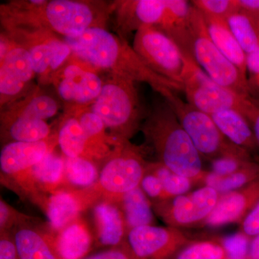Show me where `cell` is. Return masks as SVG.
Segmentation results:
<instances>
[{
	"mask_svg": "<svg viewBox=\"0 0 259 259\" xmlns=\"http://www.w3.org/2000/svg\"><path fill=\"white\" fill-rule=\"evenodd\" d=\"M113 4L77 0L13 2L1 6L4 28L40 29L59 36L74 37L88 29L105 28Z\"/></svg>",
	"mask_w": 259,
	"mask_h": 259,
	"instance_id": "6da1fadb",
	"label": "cell"
},
{
	"mask_svg": "<svg viewBox=\"0 0 259 259\" xmlns=\"http://www.w3.org/2000/svg\"><path fill=\"white\" fill-rule=\"evenodd\" d=\"M72 56L96 71L150 85L163 98L183 91L180 85L162 77L145 64L126 39L108 31L106 28L88 29L81 35L64 38Z\"/></svg>",
	"mask_w": 259,
	"mask_h": 259,
	"instance_id": "7a4b0ae2",
	"label": "cell"
},
{
	"mask_svg": "<svg viewBox=\"0 0 259 259\" xmlns=\"http://www.w3.org/2000/svg\"><path fill=\"white\" fill-rule=\"evenodd\" d=\"M141 128L158 162L202 187L207 173L202 156L164 99L154 105Z\"/></svg>",
	"mask_w": 259,
	"mask_h": 259,
	"instance_id": "3957f363",
	"label": "cell"
},
{
	"mask_svg": "<svg viewBox=\"0 0 259 259\" xmlns=\"http://www.w3.org/2000/svg\"><path fill=\"white\" fill-rule=\"evenodd\" d=\"M136 83L110 75L104 81L101 93L90 105L110 134L120 141H129L141 127L144 118Z\"/></svg>",
	"mask_w": 259,
	"mask_h": 259,
	"instance_id": "277c9868",
	"label": "cell"
},
{
	"mask_svg": "<svg viewBox=\"0 0 259 259\" xmlns=\"http://www.w3.org/2000/svg\"><path fill=\"white\" fill-rule=\"evenodd\" d=\"M184 54L190 57L218 84L241 96H250L246 76L214 45L206 28L203 15L194 7Z\"/></svg>",
	"mask_w": 259,
	"mask_h": 259,
	"instance_id": "5b68a950",
	"label": "cell"
},
{
	"mask_svg": "<svg viewBox=\"0 0 259 259\" xmlns=\"http://www.w3.org/2000/svg\"><path fill=\"white\" fill-rule=\"evenodd\" d=\"M177 93L163 99L175 112L202 158L212 161L226 156H252L248 151L227 139L210 115L184 101Z\"/></svg>",
	"mask_w": 259,
	"mask_h": 259,
	"instance_id": "8992f818",
	"label": "cell"
},
{
	"mask_svg": "<svg viewBox=\"0 0 259 259\" xmlns=\"http://www.w3.org/2000/svg\"><path fill=\"white\" fill-rule=\"evenodd\" d=\"M148 163L141 148L125 141L105 161L92 188L101 200L117 204L125 194L139 187Z\"/></svg>",
	"mask_w": 259,
	"mask_h": 259,
	"instance_id": "52a82bcc",
	"label": "cell"
},
{
	"mask_svg": "<svg viewBox=\"0 0 259 259\" xmlns=\"http://www.w3.org/2000/svg\"><path fill=\"white\" fill-rule=\"evenodd\" d=\"M132 47L155 73L182 87L187 57L166 32L153 25L142 27L136 32Z\"/></svg>",
	"mask_w": 259,
	"mask_h": 259,
	"instance_id": "ba28073f",
	"label": "cell"
},
{
	"mask_svg": "<svg viewBox=\"0 0 259 259\" xmlns=\"http://www.w3.org/2000/svg\"><path fill=\"white\" fill-rule=\"evenodd\" d=\"M5 29V36L30 53L35 74L42 81H51L53 75L72 55L71 48L64 39L53 32L27 28Z\"/></svg>",
	"mask_w": 259,
	"mask_h": 259,
	"instance_id": "9c48e42d",
	"label": "cell"
},
{
	"mask_svg": "<svg viewBox=\"0 0 259 259\" xmlns=\"http://www.w3.org/2000/svg\"><path fill=\"white\" fill-rule=\"evenodd\" d=\"M187 57L183 92L187 102L197 110L212 115L226 110L241 112L245 97L218 84L206 74L190 57Z\"/></svg>",
	"mask_w": 259,
	"mask_h": 259,
	"instance_id": "30bf717a",
	"label": "cell"
},
{
	"mask_svg": "<svg viewBox=\"0 0 259 259\" xmlns=\"http://www.w3.org/2000/svg\"><path fill=\"white\" fill-rule=\"evenodd\" d=\"M220 194L208 186L183 195L153 204V209L167 226L181 229L199 226L212 212Z\"/></svg>",
	"mask_w": 259,
	"mask_h": 259,
	"instance_id": "8fae6325",
	"label": "cell"
},
{
	"mask_svg": "<svg viewBox=\"0 0 259 259\" xmlns=\"http://www.w3.org/2000/svg\"><path fill=\"white\" fill-rule=\"evenodd\" d=\"M192 241L179 228L152 225L130 230L126 243L134 259H173Z\"/></svg>",
	"mask_w": 259,
	"mask_h": 259,
	"instance_id": "7c38bea8",
	"label": "cell"
},
{
	"mask_svg": "<svg viewBox=\"0 0 259 259\" xmlns=\"http://www.w3.org/2000/svg\"><path fill=\"white\" fill-rule=\"evenodd\" d=\"M42 206L49 220L51 231L57 232L74 222L84 209L100 200L92 187L79 190L62 189L33 197Z\"/></svg>",
	"mask_w": 259,
	"mask_h": 259,
	"instance_id": "4fadbf2b",
	"label": "cell"
},
{
	"mask_svg": "<svg viewBox=\"0 0 259 259\" xmlns=\"http://www.w3.org/2000/svg\"><path fill=\"white\" fill-rule=\"evenodd\" d=\"M119 36L125 37L146 25L161 28L166 21V0H124L113 3Z\"/></svg>",
	"mask_w": 259,
	"mask_h": 259,
	"instance_id": "5bb4252c",
	"label": "cell"
},
{
	"mask_svg": "<svg viewBox=\"0 0 259 259\" xmlns=\"http://www.w3.org/2000/svg\"><path fill=\"white\" fill-rule=\"evenodd\" d=\"M59 146L58 132L37 142H10L3 146L0 153V169L12 180L31 169Z\"/></svg>",
	"mask_w": 259,
	"mask_h": 259,
	"instance_id": "9a60e30c",
	"label": "cell"
},
{
	"mask_svg": "<svg viewBox=\"0 0 259 259\" xmlns=\"http://www.w3.org/2000/svg\"><path fill=\"white\" fill-rule=\"evenodd\" d=\"M259 201V180L232 192L220 194L212 212L199 226L217 228L241 223Z\"/></svg>",
	"mask_w": 259,
	"mask_h": 259,
	"instance_id": "2e32d148",
	"label": "cell"
},
{
	"mask_svg": "<svg viewBox=\"0 0 259 259\" xmlns=\"http://www.w3.org/2000/svg\"><path fill=\"white\" fill-rule=\"evenodd\" d=\"M57 132L59 148L66 157L84 158L96 163L106 161L115 151L105 149L92 142L76 117L67 110Z\"/></svg>",
	"mask_w": 259,
	"mask_h": 259,
	"instance_id": "e0dca14e",
	"label": "cell"
},
{
	"mask_svg": "<svg viewBox=\"0 0 259 259\" xmlns=\"http://www.w3.org/2000/svg\"><path fill=\"white\" fill-rule=\"evenodd\" d=\"M93 217L100 245L115 248L126 243L128 231L118 204L110 201H99L94 206Z\"/></svg>",
	"mask_w": 259,
	"mask_h": 259,
	"instance_id": "ac0fdd59",
	"label": "cell"
},
{
	"mask_svg": "<svg viewBox=\"0 0 259 259\" xmlns=\"http://www.w3.org/2000/svg\"><path fill=\"white\" fill-rule=\"evenodd\" d=\"M49 233L59 259H83L91 250L93 236L80 218L60 231Z\"/></svg>",
	"mask_w": 259,
	"mask_h": 259,
	"instance_id": "d6986e66",
	"label": "cell"
},
{
	"mask_svg": "<svg viewBox=\"0 0 259 259\" xmlns=\"http://www.w3.org/2000/svg\"><path fill=\"white\" fill-rule=\"evenodd\" d=\"M32 223L20 225L12 231L19 258L59 259L53 247L49 232L35 228Z\"/></svg>",
	"mask_w": 259,
	"mask_h": 259,
	"instance_id": "ffe728a7",
	"label": "cell"
},
{
	"mask_svg": "<svg viewBox=\"0 0 259 259\" xmlns=\"http://www.w3.org/2000/svg\"><path fill=\"white\" fill-rule=\"evenodd\" d=\"M214 123L226 139L246 150L250 154L258 153L259 148L249 122L241 112L226 110L211 115Z\"/></svg>",
	"mask_w": 259,
	"mask_h": 259,
	"instance_id": "44dd1931",
	"label": "cell"
},
{
	"mask_svg": "<svg viewBox=\"0 0 259 259\" xmlns=\"http://www.w3.org/2000/svg\"><path fill=\"white\" fill-rule=\"evenodd\" d=\"M202 15L209 37L214 45L247 77L246 54L231 31L226 19Z\"/></svg>",
	"mask_w": 259,
	"mask_h": 259,
	"instance_id": "7402d4cb",
	"label": "cell"
},
{
	"mask_svg": "<svg viewBox=\"0 0 259 259\" xmlns=\"http://www.w3.org/2000/svg\"><path fill=\"white\" fill-rule=\"evenodd\" d=\"M1 66L15 79L28 83L35 75L30 53L25 48L1 35Z\"/></svg>",
	"mask_w": 259,
	"mask_h": 259,
	"instance_id": "603a6c76",
	"label": "cell"
},
{
	"mask_svg": "<svg viewBox=\"0 0 259 259\" xmlns=\"http://www.w3.org/2000/svg\"><path fill=\"white\" fill-rule=\"evenodd\" d=\"M2 131L11 142H37L54 134L47 121L28 117H1Z\"/></svg>",
	"mask_w": 259,
	"mask_h": 259,
	"instance_id": "cb8c5ba5",
	"label": "cell"
},
{
	"mask_svg": "<svg viewBox=\"0 0 259 259\" xmlns=\"http://www.w3.org/2000/svg\"><path fill=\"white\" fill-rule=\"evenodd\" d=\"M117 204L123 213L127 231L138 227L154 225L152 202L140 186L125 194Z\"/></svg>",
	"mask_w": 259,
	"mask_h": 259,
	"instance_id": "d4e9b609",
	"label": "cell"
},
{
	"mask_svg": "<svg viewBox=\"0 0 259 259\" xmlns=\"http://www.w3.org/2000/svg\"><path fill=\"white\" fill-rule=\"evenodd\" d=\"M67 110L76 117L89 139L97 146L114 151L117 146L125 142L115 139L107 132L106 125L102 119L91 110L90 105L69 106Z\"/></svg>",
	"mask_w": 259,
	"mask_h": 259,
	"instance_id": "484cf974",
	"label": "cell"
},
{
	"mask_svg": "<svg viewBox=\"0 0 259 259\" xmlns=\"http://www.w3.org/2000/svg\"><path fill=\"white\" fill-rule=\"evenodd\" d=\"M59 103L47 94L34 92L20 102H16L2 114L1 117H22L47 120L59 112Z\"/></svg>",
	"mask_w": 259,
	"mask_h": 259,
	"instance_id": "4316f807",
	"label": "cell"
},
{
	"mask_svg": "<svg viewBox=\"0 0 259 259\" xmlns=\"http://www.w3.org/2000/svg\"><path fill=\"white\" fill-rule=\"evenodd\" d=\"M246 55L259 49V13H253L238 9L226 19Z\"/></svg>",
	"mask_w": 259,
	"mask_h": 259,
	"instance_id": "83f0119b",
	"label": "cell"
},
{
	"mask_svg": "<svg viewBox=\"0 0 259 259\" xmlns=\"http://www.w3.org/2000/svg\"><path fill=\"white\" fill-rule=\"evenodd\" d=\"M258 180L259 163L252 161L243 168L227 176H218L212 171H207L202 187L208 186L223 194L239 190Z\"/></svg>",
	"mask_w": 259,
	"mask_h": 259,
	"instance_id": "f1b7e54d",
	"label": "cell"
},
{
	"mask_svg": "<svg viewBox=\"0 0 259 259\" xmlns=\"http://www.w3.org/2000/svg\"><path fill=\"white\" fill-rule=\"evenodd\" d=\"M173 259H238L227 243L219 240H193Z\"/></svg>",
	"mask_w": 259,
	"mask_h": 259,
	"instance_id": "f546056e",
	"label": "cell"
},
{
	"mask_svg": "<svg viewBox=\"0 0 259 259\" xmlns=\"http://www.w3.org/2000/svg\"><path fill=\"white\" fill-rule=\"evenodd\" d=\"M64 166L66 183L78 188L93 187L100 176L96 163L87 158L64 156Z\"/></svg>",
	"mask_w": 259,
	"mask_h": 259,
	"instance_id": "4dcf8cb0",
	"label": "cell"
},
{
	"mask_svg": "<svg viewBox=\"0 0 259 259\" xmlns=\"http://www.w3.org/2000/svg\"><path fill=\"white\" fill-rule=\"evenodd\" d=\"M146 169L158 177L169 199L188 193L197 185L194 180L177 175L158 161L148 163Z\"/></svg>",
	"mask_w": 259,
	"mask_h": 259,
	"instance_id": "1f68e13d",
	"label": "cell"
},
{
	"mask_svg": "<svg viewBox=\"0 0 259 259\" xmlns=\"http://www.w3.org/2000/svg\"><path fill=\"white\" fill-rule=\"evenodd\" d=\"M190 3L202 15L213 18L227 19L238 9L236 0H194Z\"/></svg>",
	"mask_w": 259,
	"mask_h": 259,
	"instance_id": "d6a6232c",
	"label": "cell"
},
{
	"mask_svg": "<svg viewBox=\"0 0 259 259\" xmlns=\"http://www.w3.org/2000/svg\"><path fill=\"white\" fill-rule=\"evenodd\" d=\"M32 218L12 207L1 198L0 200V233H10L20 225L31 223Z\"/></svg>",
	"mask_w": 259,
	"mask_h": 259,
	"instance_id": "836d02e7",
	"label": "cell"
},
{
	"mask_svg": "<svg viewBox=\"0 0 259 259\" xmlns=\"http://www.w3.org/2000/svg\"><path fill=\"white\" fill-rule=\"evenodd\" d=\"M254 161L252 156H226L210 161L211 171L218 176H227Z\"/></svg>",
	"mask_w": 259,
	"mask_h": 259,
	"instance_id": "e575fe53",
	"label": "cell"
},
{
	"mask_svg": "<svg viewBox=\"0 0 259 259\" xmlns=\"http://www.w3.org/2000/svg\"><path fill=\"white\" fill-rule=\"evenodd\" d=\"M28 83L15 79L4 70L0 69V95L1 105L20 97L26 90Z\"/></svg>",
	"mask_w": 259,
	"mask_h": 259,
	"instance_id": "d590c367",
	"label": "cell"
},
{
	"mask_svg": "<svg viewBox=\"0 0 259 259\" xmlns=\"http://www.w3.org/2000/svg\"><path fill=\"white\" fill-rule=\"evenodd\" d=\"M140 187L142 189L152 204L158 203L169 199L158 177L147 171V169L140 184Z\"/></svg>",
	"mask_w": 259,
	"mask_h": 259,
	"instance_id": "8d00e7d4",
	"label": "cell"
},
{
	"mask_svg": "<svg viewBox=\"0 0 259 259\" xmlns=\"http://www.w3.org/2000/svg\"><path fill=\"white\" fill-rule=\"evenodd\" d=\"M246 67L248 94L259 100V49L247 55Z\"/></svg>",
	"mask_w": 259,
	"mask_h": 259,
	"instance_id": "74e56055",
	"label": "cell"
},
{
	"mask_svg": "<svg viewBox=\"0 0 259 259\" xmlns=\"http://www.w3.org/2000/svg\"><path fill=\"white\" fill-rule=\"evenodd\" d=\"M241 113L249 122L259 148V100L250 96L245 97Z\"/></svg>",
	"mask_w": 259,
	"mask_h": 259,
	"instance_id": "f35d334b",
	"label": "cell"
},
{
	"mask_svg": "<svg viewBox=\"0 0 259 259\" xmlns=\"http://www.w3.org/2000/svg\"><path fill=\"white\" fill-rule=\"evenodd\" d=\"M241 234L251 239L259 234V201L241 223Z\"/></svg>",
	"mask_w": 259,
	"mask_h": 259,
	"instance_id": "ab89813d",
	"label": "cell"
},
{
	"mask_svg": "<svg viewBox=\"0 0 259 259\" xmlns=\"http://www.w3.org/2000/svg\"><path fill=\"white\" fill-rule=\"evenodd\" d=\"M83 259H134L127 243L120 246L100 252Z\"/></svg>",
	"mask_w": 259,
	"mask_h": 259,
	"instance_id": "60d3db41",
	"label": "cell"
},
{
	"mask_svg": "<svg viewBox=\"0 0 259 259\" xmlns=\"http://www.w3.org/2000/svg\"><path fill=\"white\" fill-rule=\"evenodd\" d=\"M0 234V259H20L11 233Z\"/></svg>",
	"mask_w": 259,
	"mask_h": 259,
	"instance_id": "b9f144b4",
	"label": "cell"
},
{
	"mask_svg": "<svg viewBox=\"0 0 259 259\" xmlns=\"http://www.w3.org/2000/svg\"><path fill=\"white\" fill-rule=\"evenodd\" d=\"M239 10L248 13H259V0H236Z\"/></svg>",
	"mask_w": 259,
	"mask_h": 259,
	"instance_id": "7bdbcfd3",
	"label": "cell"
},
{
	"mask_svg": "<svg viewBox=\"0 0 259 259\" xmlns=\"http://www.w3.org/2000/svg\"><path fill=\"white\" fill-rule=\"evenodd\" d=\"M244 259H259V234L250 240Z\"/></svg>",
	"mask_w": 259,
	"mask_h": 259,
	"instance_id": "ee69618b",
	"label": "cell"
}]
</instances>
